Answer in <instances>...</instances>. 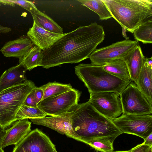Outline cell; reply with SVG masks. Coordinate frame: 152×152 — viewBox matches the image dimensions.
<instances>
[{"instance_id":"obj_1","label":"cell","mask_w":152,"mask_h":152,"mask_svg":"<svg viewBox=\"0 0 152 152\" xmlns=\"http://www.w3.org/2000/svg\"><path fill=\"white\" fill-rule=\"evenodd\" d=\"M102 26L96 22L67 33L49 49L42 50L39 66L45 69L89 58L105 38Z\"/></svg>"},{"instance_id":"obj_2","label":"cell","mask_w":152,"mask_h":152,"mask_svg":"<svg viewBox=\"0 0 152 152\" xmlns=\"http://www.w3.org/2000/svg\"><path fill=\"white\" fill-rule=\"evenodd\" d=\"M71 119L74 131L82 142L88 145L98 139H115L123 134L111 120L97 112L89 100L78 104L73 110Z\"/></svg>"},{"instance_id":"obj_3","label":"cell","mask_w":152,"mask_h":152,"mask_svg":"<svg viewBox=\"0 0 152 152\" xmlns=\"http://www.w3.org/2000/svg\"><path fill=\"white\" fill-rule=\"evenodd\" d=\"M113 18L126 31L133 33L152 16V0H102Z\"/></svg>"},{"instance_id":"obj_4","label":"cell","mask_w":152,"mask_h":152,"mask_svg":"<svg viewBox=\"0 0 152 152\" xmlns=\"http://www.w3.org/2000/svg\"><path fill=\"white\" fill-rule=\"evenodd\" d=\"M75 73L87 88L90 94L112 92L120 95L132 81L126 82L104 70L102 66L80 64L75 67Z\"/></svg>"},{"instance_id":"obj_5","label":"cell","mask_w":152,"mask_h":152,"mask_svg":"<svg viewBox=\"0 0 152 152\" xmlns=\"http://www.w3.org/2000/svg\"><path fill=\"white\" fill-rule=\"evenodd\" d=\"M36 87L34 82L26 80L0 93V127L5 129L17 121L16 116L19 108Z\"/></svg>"},{"instance_id":"obj_6","label":"cell","mask_w":152,"mask_h":152,"mask_svg":"<svg viewBox=\"0 0 152 152\" xmlns=\"http://www.w3.org/2000/svg\"><path fill=\"white\" fill-rule=\"evenodd\" d=\"M81 92L72 88L61 94L48 97L37 104L46 116L56 117L64 115L73 110L78 104Z\"/></svg>"},{"instance_id":"obj_7","label":"cell","mask_w":152,"mask_h":152,"mask_svg":"<svg viewBox=\"0 0 152 152\" xmlns=\"http://www.w3.org/2000/svg\"><path fill=\"white\" fill-rule=\"evenodd\" d=\"M111 120L123 133L136 135L144 140L152 133L151 115L122 113L121 116Z\"/></svg>"},{"instance_id":"obj_8","label":"cell","mask_w":152,"mask_h":152,"mask_svg":"<svg viewBox=\"0 0 152 152\" xmlns=\"http://www.w3.org/2000/svg\"><path fill=\"white\" fill-rule=\"evenodd\" d=\"M120 96L122 113L151 115L152 105L148 102L134 82H131Z\"/></svg>"},{"instance_id":"obj_9","label":"cell","mask_w":152,"mask_h":152,"mask_svg":"<svg viewBox=\"0 0 152 152\" xmlns=\"http://www.w3.org/2000/svg\"><path fill=\"white\" fill-rule=\"evenodd\" d=\"M139 41L125 39L96 49L89 57L91 64L102 66L113 60L122 59L138 45Z\"/></svg>"},{"instance_id":"obj_10","label":"cell","mask_w":152,"mask_h":152,"mask_svg":"<svg viewBox=\"0 0 152 152\" xmlns=\"http://www.w3.org/2000/svg\"><path fill=\"white\" fill-rule=\"evenodd\" d=\"M89 101L99 113L112 120L123 113L120 94L112 92H103L90 94Z\"/></svg>"},{"instance_id":"obj_11","label":"cell","mask_w":152,"mask_h":152,"mask_svg":"<svg viewBox=\"0 0 152 152\" xmlns=\"http://www.w3.org/2000/svg\"><path fill=\"white\" fill-rule=\"evenodd\" d=\"M12 152H57L50 138L38 129L30 132L14 148Z\"/></svg>"},{"instance_id":"obj_12","label":"cell","mask_w":152,"mask_h":152,"mask_svg":"<svg viewBox=\"0 0 152 152\" xmlns=\"http://www.w3.org/2000/svg\"><path fill=\"white\" fill-rule=\"evenodd\" d=\"M73 110L61 116L46 117L30 119L35 124L45 126L55 130L67 137L82 142L74 131L72 126L71 116Z\"/></svg>"},{"instance_id":"obj_13","label":"cell","mask_w":152,"mask_h":152,"mask_svg":"<svg viewBox=\"0 0 152 152\" xmlns=\"http://www.w3.org/2000/svg\"><path fill=\"white\" fill-rule=\"evenodd\" d=\"M66 34H57L48 31L38 26L34 20L32 27L27 33V36L33 44L42 50L50 48Z\"/></svg>"},{"instance_id":"obj_14","label":"cell","mask_w":152,"mask_h":152,"mask_svg":"<svg viewBox=\"0 0 152 152\" xmlns=\"http://www.w3.org/2000/svg\"><path fill=\"white\" fill-rule=\"evenodd\" d=\"M31 122L28 119H23L16 122L12 127L7 129L1 148L2 149L9 145L15 146L30 132Z\"/></svg>"},{"instance_id":"obj_15","label":"cell","mask_w":152,"mask_h":152,"mask_svg":"<svg viewBox=\"0 0 152 152\" xmlns=\"http://www.w3.org/2000/svg\"><path fill=\"white\" fill-rule=\"evenodd\" d=\"M34 45L27 36L23 35L15 39L7 42L0 51L4 56L20 59L27 54Z\"/></svg>"},{"instance_id":"obj_16","label":"cell","mask_w":152,"mask_h":152,"mask_svg":"<svg viewBox=\"0 0 152 152\" xmlns=\"http://www.w3.org/2000/svg\"><path fill=\"white\" fill-rule=\"evenodd\" d=\"M145 57L143 54L141 47L138 45L122 59L127 65L131 80L136 85Z\"/></svg>"},{"instance_id":"obj_17","label":"cell","mask_w":152,"mask_h":152,"mask_svg":"<svg viewBox=\"0 0 152 152\" xmlns=\"http://www.w3.org/2000/svg\"><path fill=\"white\" fill-rule=\"evenodd\" d=\"M26 69L20 64L5 70L0 77V93L26 80Z\"/></svg>"},{"instance_id":"obj_18","label":"cell","mask_w":152,"mask_h":152,"mask_svg":"<svg viewBox=\"0 0 152 152\" xmlns=\"http://www.w3.org/2000/svg\"><path fill=\"white\" fill-rule=\"evenodd\" d=\"M145 58L137 85L148 102L152 105V66L148 64Z\"/></svg>"},{"instance_id":"obj_19","label":"cell","mask_w":152,"mask_h":152,"mask_svg":"<svg viewBox=\"0 0 152 152\" xmlns=\"http://www.w3.org/2000/svg\"><path fill=\"white\" fill-rule=\"evenodd\" d=\"M102 66L105 71L122 80L128 82L131 80L127 65L122 59L113 60Z\"/></svg>"},{"instance_id":"obj_20","label":"cell","mask_w":152,"mask_h":152,"mask_svg":"<svg viewBox=\"0 0 152 152\" xmlns=\"http://www.w3.org/2000/svg\"><path fill=\"white\" fill-rule=\"evenodd\" d=\"M31 15L33 20L44 29L55 33L63 34L62 28L45 13L38 10Z\"/></svg>"},{"instance_id":"obj_21","label":"cell","mask_w":152,"mask_h":152,"mask_svg":"<svg viewBox=\"0 0 152 152\" xmlns=\"http://www.w3.org/2000/svg\"><path fill=\"white\" fill-rule=\"evenodd\" d=\"M42 52L40 48L34 46L27 54L19 59V64L29 70L39 66L42 59Z\"/></svg>"},{"instance_id":"obj_22","label":"cell","mask_w":152,"mask_h":152,"mask_svg":"<svg viewBox=\"0 0 152 152\" xmlns=\"http://www.w3.org/2000/svg\"><path fill=\"white\" fill-rule=\"evenodd\" d=\"M136 40L144 44L152 43V16L145 20L134 31Z\"/></svg>"},{"instance_id":"obj_23","label":"cell","mask_w":152,"mask_h":152,"mask_svg":"<svg viewBox=\"0 0 152 152\" xmlns=\"http://www.w3.org/2000/svg\"><path fill=\"white\" fill-rule=\"evenodd\" d=\"M77 1L96 13L100 20H107L112 16L102 0H79Z\"/></svg>"},{"instance_id":"obj_24","label":"cell","mask_w":152,"mask_h":152,"mask_svg":"<svg viewBox=\"0 0 152 152\" xmlns=\"http://www.w3.org/2000/svg\"><path fill=\"white\" fill-rule=\"evenodd\" d=\"M41 87L44 91L42 100L48 97L61 94L73 88L70 84H63L56 82H49Z\"/></svg>"},{"instance_id":"obj_25","label":"cell","mask_w":152,"mask_h":152,"mask_svg":"<svg viewBox=\"0 0 152 152\" xmlns=\"http://www.w3.org/2000/svg\"><path fill=\"white\" fill-rule=\"evenodd\" d=\"M46 116V114L38 106L28 107L22 105L16 116L17 120L23 119L40 118Z\"/></svg>"},{"instance_id":"obj_26","label":"cell","mask_w":152,"mask_h":152,"mask_svg":"<svg viewBox=\"0 0 152 152\" xmlns=\"http://www.w3.org/2000/svg\"><path fill=\"white\" fill-rule=\"evenodd\" d=\"M115 139L105 138L93 140L88 145L97 151L102 152H113V143Z\"/></svg>"},{"instance_id":"obj_27","label":"cell","mask_w":152,"mask_h":152,"mask_svg":"<svg viewBox=\"0 0 152 152\" xmlns=\"http://www.w3.org/2000/svg\"><path fill=\"white\" fill-rule=\"evenodd\" d=\"M0 2L11 6L18 5L30 12L31 15L38 10L33 2L27 0H0Z\"/></svg>"},{"instance_id":"obj_28","label":"cell","mask_w":152,"mask_h":152,"mask_svg":"<svg viewBox=\"0 0 152 152\" xmlns=\"http://www.w3.org/2000/svg\"><path fill=\"white\" fill-rule=\"evenodd\" d=\"M35 89L32 90L27 96L23 105L31 107L37 106L34 98Z\"/></svg>"},{"instance_id":"obj_29","label":"cell","mask_w":152,"mask_h":152,"mask_svg":"<svg viewBox=\"0 0 152 152\" xmlns=\"http://www.w3.org/2000/svg\"><path fill=\"white\" fill-rule=\"evenodd\" d=\"M43 95L44 91L42 87H36L35 89L34 96L37 104L42 100Z\"/></svg>"},{"instance_id":"obj_30","label":"cell","mask_w":152,"mask_h":152,"mask_svg":"<svg viewBox=\"0 0 152 152\" xmlns=\"http://www.w3.org/2000/svg\"><path fill=\"white\" fill-rule=\"evenodd\" d=\"M152 147L143 144V143L137 145L132 148L131 152H148L150 148Z\"/></svg>"},{"instance_id":"obj_31","label":"cell","mask_w":152,"mask_h":152,"mask_svg":"<svg viewBox=\"0 0 152 152\" xmlns=\"http://www.w3.org/2000/svg\"><path fill=\"white\" fill-rule=\"evenodd\" d=\"M143 143L150 146H152V133L144 139V142Z\"/></svg>"},{"instance_id":"obj_32","label":"cell","mask_w":152,"mask_h":152,"mask_svg":"<svg viewBox=\"0 0 152 152\" xmlns=\"http://www.w3.org/2000/svg\"><path fill=\"white\" fill-rule=\"evenodd\" d=\"M12 30V29L10 28L4 26L0 25V33H8Z\"/></svg>"},{"instance_id":"obj_33","label":"cell","mask_w":152,"mask_h":152,"mask_svg":"<svg viewBox=\"0 0 152 152\" xmlns=\"http://www.w3.org/2000/svg\"><path fill=\"white\" fill-rule=\"evenodd\" d=\"M7 129L0 127V147L1 148L3 139L6 133Z\"/></svg>"},{"instance_id":"obj_34","label":"cell","mask_w":152,"mask_h":152,"mask_svg":"<svg viewBox=\"0 0 152 152\" xmlns=\"http://www.w3.org/2000/svg\"><path fill=\"white\" fill-rule=\"evenodd\" d=\"M122 28V34L123 36L126 39H129V37H127L126 34V29L123 28Z\"/></svg>"},{"instance_id":"obj_35","label":"cell","mask_w":152,"mask_h":152,"mask_svg":"<svg viewBox=\"0 0 152 152\" xmlns=\"http://www.w3.org/2000/svg\"><path fill=\"white\" fill-rule=\"evenodd\" d=\"M152 57H151V58H148L145 57V60L148 63V64L150 66H152Z\"/></svg>"},{"instance_id":"obj_36","label":"cell","mask_w":152,"mask_h":152,"mask_svg":"<svg viewBox=\"0 0 152 152\" xmlns=\"http://www.w3.org/2000/svg\"><path fill=\"white\" fill-rule=\"evenodd\" d=\"M113 152H131V150H130L128 151H116Z\"/></svg>"},{"instance_id":"obj_37","label":"cell","mask_w":152,"mask_h":152,"mask_svg":"<svg viewBox=\"0 0 152 152\" xmlns=\"http://www.w3.org/2000/svg\"><path fill=\"white\" fill-rule=\"evenodd\" d=\"M152 147H151L150 149L149 150L148 152H152Z\"/></svg>"},{"instance_id":"obj_38","label":"cell","mask_w":152,"mask_h":152,"mask_svg":"<svg viewBox=\"0 0 152 152\" xmlns=\"http://www.w3.org/2000/svg\"><path fill=\"white\" fill-rule=\"evenodd\" d=\"M0 152H4L3 149L1 147H0Z\"/></svg>"},{"instance_id":"obj_39","label":"cell","mask_w":152,"mask_h":152,"mask_svg":"<svg viewBox=\"0 0 152 152\" xmlns=\"http://www.w3.org/2000/svg\"><path fill=\"white\" fill-rule=\"evenodd\" d=\"M1 3L0 2V6H1Z\"/></svg>"}]
</instances>
